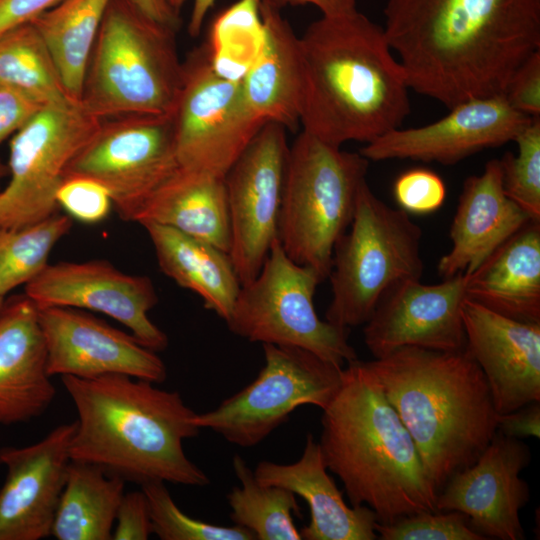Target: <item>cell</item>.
<instances>
[{
  "label": "cell",
  "instance_id": "cell-15",
  "mask_svg": "<svg viewBox=\"0 0 540 540\" xmlns=\"http://www.w3.org/2000/svg\"><path fill=\"white\" fill-rule=\"evenodd\" d=\"M38 307H71L103 313L125 327L144 346L159 352L167 335L149 318L158 296L147 276L126 274L105 260L48 264L25 285Z\"/></svg>",
  "mask_w": 540,
  "mask_h": 540
},
{
  "label": "cell",
  "instance_id": "cell-30",
  "mask_svg": "<svg viewBox=\"0 0 540 540\" xmlns=\"http://www.w3.org/2000/svg\"><path fill=\"white\" fill-rule=\"evenodd\" d=\"M110 0H62L31 21L70 100L80 105L89 59Z\"/></svg>",
  "mask_w": 540,
  "mask_h": 540
},
{
  "label": "cell",
  "instance_id": "cell-40",
  "mask_svg": "<svg viewBox=\"0 0 540 540\" xmlns=\"http://www.w3.org/2000/svg\"><path fill=\"white\" fill-rule=\"evenodd\" d=\"M504 96L517 111L529 117L540 116V50L516 69Z\"/></svg>",
  "mask_w": 540,
  "mask_h": 540
},
{
  "label": "cell",
  "instance_id": "cell-10",
  "mask_svg": "<svg viewBox=\"0 0 540 540\" xmlns=\"http://www.w3.org/2000/svg\"><path fill=\"white\" fill-rule=\"evenodd\" d=\"M262 346L265 364L255 380L215 409L195 414L197 427L250 448L285 423L298 407L311 404L324 409L329 404L341 384L343 367L303 348Z\"/></svg>",
  "mask_w": 540,
  "mask_h": 540
},
{
  "label": "cell",
  "instance_id": "cell-33",
  "mask_svg": "<svg viewBox=\"0 0 540 540\" xmlns=\"http://www.w3.org/2000/svg\"><path fill=\"white\" fill-rule=\"evenodd\" d=\"M72 227V218L58 212L19 228L0 227V295L26 285L49 264L55 244Z\"/></svg>",
  "mask_w": 540,
  "mask_h": 540
},
{
  "label": "cell",
  "instance_id": "cell-5",
  "mask_svg": "<svg viewBox=\"0 0 540 540\" xmlns=\"http://www.w3.org/2000/svg\"><path fill=\"white\" fill-rule=\"evenodd\" d=\"M365 362L439 493L477 460L497 431L499 414L482 370L466 347H402Z\"/></svg>",
  "mask_w": 540,
  "mask_h": 540
},
{
  "label": "cell",
  "instance_id": "cell-18",
  "mask_svg": "<svg viewBox=\"0 0 540 540\" xmlns=\"http://www.w3.org/2000/svg\"><path fill=\"white\" fill-rule=\"evenodd\" d=\"M467 278L460 273L437 284L406 279L392 286L364 324V342L373 357L402 347L465 348L462 307Z\"/></svg>",
  "mask_w": 540,
  "mask_h": 540
},
{
  "label": "cell",
  "instance_id": "cell-39",
  "mask_svg": "<svg viewBox=\"0 0 540 540\" xmlns=\"http://www.w3.org/2000/svg\"><path fill=\"white\" fill-rule=\"evenodd\" d=\"M393 195L399 208L405 212L429 214L443 205L446 186L434 171L414 168L397 177L393 185Z\"/></svg>",
  "mask_w": 540,
  "mask_h": 540
},
{
  "label": "cell",
  "instance_id": "cell-27",
  "mask_svg": "<svg viewBox=\"0 0 540 540\" xmlns=\"http://www.w3.org/2000/svg\"><path fill=\"white\" fill-rule=\"evenodd\" d=\"M174 228L229 254L225 178L178 167L143 203L133 221Z\"/></svg>",
  "mask_w": 540,
  "mask_h": 540
},
{
  "label": "cell",
  "instance_id": "cell-42",
  "mask_svg": "<svg viewBox=\"0 0 540 540\" xmlns=\"http://www.w3.org/2000/svg\"><path fill=\"white\" fill-rule=\"evenodd\" d=\"M39 102L22 91L0 85V144L26 125L41 109Z\"/></svg>",
  "mask_w": 540,
  "mask_h": 540
},
{
  "label": "cell",
  "instance_id": "cell-34",
  "mask_svg": "<svg viewBox=\"0 0 540 540\" xmlns=\"http://www.w3.org/2000/svg\"><path fill=\"white\" fill-rule=\"evenodd\" d=\"M260 1L239 0L212 26L206 46L214 70L225 78L242 80L261 49L264 28Z\"/></svg>",
  "mask_w": 540,
  "mask_h": 540
},
{
  "label": "cell",
  "instance_id": "cell-50",
  "mask_svg": "<svg viewBox=\"0 0 540 540\" xmlns=\"http://www.w3.org/2000/svg\"><path fill=\"white\" fill-rule=\"evenodd\" d=\"M3 302H4V297L2 295H0V307L3 304Z\"/></svg>",
  "mask_w": 540,
  "mask_h": 540
},
{
  "label": "cell",
  "instance_id": "cell-17",
  "mask_svg": "<svg viewBox=\"0 0 540 540\" xmlns=\"http://www.w3.org/2000/svg\"><path fill=\"white\" fill-rule=\"evenodd\" d=\"M530 460L526 443L497 430L477 460L441 489L437 510L465 514L486 539H525L520 510L529 502L530 490L520 473Z\"/></svg>",
  "mask_w": 540,
  "mask_h": 540
},
{
  "label": "cell",
  "instance_id": "cell-26",
  "mask_svg": "<svg viewBox=\"0 0 540 540\" xmlns=\"http://www.w3.org/2000/svg\"><path fill=\"white\" fill-rule=\"evenodd\" d=\"M467 276L468 300L540 323V221L527 222Z\"/></svg>",
  "mask_w": 540,
  "mask_h": 540
},
{
  "label": "cell",
  "instance_id": "cell-43",
  "mask_svg": "<svg viewBox=\"0 0 540 540\" xmlns=\"http://www.w3.org/2000/svg\"><path fill=\"white\" fill-rule=\"evenodd\" d=\"M62 0H0V35L30 23Z\"/></svg>",
  "mask_w": 540,
  "mask_h": 540
},
{
  "label": "cell",
  "instance_id": "cell-13",
  "mask_svg": "<svg viewBox=\"0 0 540 540\" xmlns=\"http://www.w3.org/2000/svg\"><path fill=\"white\" fill-rule=\"evenodd\" d=\"M179 167L173 113L102 119L94 137L70 162L66 176L101 183L126 221Z\"/></svg>",
  "mask_w": 540,
  "mask_h": 540
},
{
  "label": "cell",
  "instance_id": "cell-45",
  "mask_svg": "<svg viewBox=\"0 0 540 540\" xmlns=\"http://www.w3.org/2000/svg\"><path fill=\"white\" fill-rule=\"evenodd\" d=\"M278 6L311 4L316 6L323 16H340L356 9V0H273Z\"/></svg>",
  "mask_w": 540,
  "mask_h": 540
},
{
  "label": "cell",
  "instance_id": "cell-24",
  "mask_svg": "<svg viewBox=\"0 0 540 540\" xmlns=\"http://www.w3.org/2000/svg\"><path fill=\"white\" fill-rule=\"evenodd\" d=\"M327 470L318 441L308 433L297 461L290 464L261 461L253 472L262 484L288 489L305 500L310 521L299 530L302 539H377L375 512L365 505H347Z\"/></svg>",
  "mask_w": 540,
  "mask_h": 540
},
{
  "label": "cell",
  "instance_id": "cell-7",
  "mask_svg": "<svg viewBox=\"0 0 540 540\" xmlns=\"http://www.w3.org/2000/svg\"><path fill=\"white\" fill-rule=\"evenodd\" d=\"M369 160L302 132L289 147L278 240L287 256L328 278L333 250L354 216Z\"/></svg>",
  "mask_w": 540,
  "mask_h": 540
},
{
  "label": "cell",
  "instance_id": "cell-11",
  "mask_svg": "<svg viewBox=\"0 0 540 540\" xmlns=\"http://www.w3.org/2000/svg\"><path fill=\"white\" fill-rule=\"evenodd\" d=\"M183 84L173 112L180 167L225 178L267 122L249 107L241 80L218 74L207 46L183 64Z\"/></svg>",
  "mask_w": 540,
  "mask_h": 540
},
{
  "label": "cell",
  "instance_id": "cell-25",
  "mask_svg": "<svg viewBox=\"0 0 540 540\" xmlns=\"http://www.w3.org/2000/svg\"><path fill=\"white\" fill-rule=\"evenodd\" d=\"M280 9L273 0L260 1L264 39L241 81L247 103L259 119L293 130L300 123L303 67L299 37Z\"/></svg>",
  "mask_w": 540,
  "mask_h": 540
},
{
  "label": "cell",
  "instance_id": "cell-1",
  "mask_svg": "<svg viewBox=\"0 0 540 540\" xmlns=\"http://www.w3.org/2000/svg\"><path fill=\"white\" fill-rule=\"evenodd\" d=\"M383 13L409 88L448 109L504 94L540 50V0H387Z\"/></svg>",
  "mask_w": 540,
  "mask_h": 540
},
{
  "label": "cell",
  "instance_id": "cell-41",
  "mask_svg": "<svg viewBox=\"0 0 540 540\" xmlns=\"http://www.w3.org/2000/svg\"><path fill=\"white\" fill-rule=\"evenodd\" d=\"M112 539L146 540L152 534V524L146 496L142 489L124 493L119 504Z\"/></svg>",
  "mask_w": 540,
  "mask_h": 540
},
{
  "label": "cell",
  "instance_id": "cell-9",
  "mask_svg": "<svg viewBox=\"0 0 540 540\" xmlns=\"http://www.w3.org/2000/svg\"><path fill=\"white\" fill-rule=\"evenodd\" d=\"M322 281L313 268L290 259L276 239L258 275L241 285L227 327L249 342L303 348L344 367L357 354L349 329L316 313L313 297Z\"/></svg>",
  "mask_w": 540,
  "mask_h": 540
},
{
  "label": "cell",
  "instance_id": "cell-21",
  "mask_svg": "<svg viewBox=\"0 0 540 540\" xmlns=\"http://www.w3.org/2000/svg\"><path fill=\"white\" fill-rule=\"evenodd\" d=\"M466 348L482 370L499 415L540 401V323L465 300Z\"/></svg>",
  "mask_w": 540,
  "mask_h": 540
},
{
  "label": "cell",
  "instance_id": "cell-28",
  "mask_svg": "<svg viewBox=\"0 0 540 540\" xmlns=\"http://www.w3.org/2000/svg\"><path fill=\"white\" fill-rule=\"evenodd\" d=\"M153 244L161 271L180 287L198 294L205 308L226 321L241 283L228 253L153 222L141 223Z\"/></svg>",
  "mask_w": 540,
  "mask_h": 540
},
{
  "label": "cell",
  "instance_id": "cell-47",
  "mask_svg": "<svg viewBox=\"0 0 540 540\" xmlns=\"http://www.w3.org/2000/svg\"><path fill=\"white\" fill-rule=\"evenodd\" d=\"M215 0H194L192 13L188 24V32L190 36L196 37L199 35L205 16L209 9L213 6Z\"/></svg>",
  "mask_w": 540,
  "mask_h": 540
},
{
  "label": "cell",
  "instance_id": "cell-29",
  "mask_svg": "<svg viewBox=\"0 0 540 540\" xmlns=\"http://www.w3.org/2000/svg\"><path fill=\"white\" fill-rule=\"evenodd\" d=\"M125 480L101 467L72 460L51 536L58 540H110Z\"/></svg>",
  "mask_w": 540,
  "mask_h": 540
},
{
  "label": "cell",
  "instance_id": "cell-32",
  "mask_svg": "<svg viewBox=\"0 0 540 540\" xmlns=\"http://www.w3.org/2000/svg\"><path fill=\"white\" fill-rule=\"evenodd\" d=\"M0 82L44 107L76 104L68 97L53 59L31 22L0 35Z\"/></svg>",
  "mask_w": 540,
  "mask_h": 540
},
{
  "label": "cell",
  "instance_id": "cell-12",
  "mask_svg": "<svg viewBox=\"0 0 540 540\" xmlns=\"http://www.w3.org/2000/svg\"><path fill=\"white\" fill-rule=\"evenodd\" d=\"M101 122L79 104L48 106L13 135L0 227L19 228L58 212L56 192L66 170Z\"/></svg>",
  "mask_w": 540,
  "mask_h": 540
},
{
  "label": "cell",
  "instance_id": "cell-3",
  "mask_svg": "<svg viewBox=\"0 0 540 540\" xmlns=\"http://www.w3.org/2000/svg\"><path fill=\"white\" fill-rule=\"evenodd\" d=\"M78 414L70 455L140 485L160 481L209 484L183 442L199 434L195 412L176 391L124 374L62 376Z\"/></svg>",
  "mask_w": 540,
  "mask_h": 540
},
{
  "label": "cell",
  "instance_id": "cell-14",
  "mask_svg": "<svg viewBox=\"0 0 540 540\" xmlns=\"http://www.w3.org/2000/svg\"><path fill=\"white\" fill-rule=\"evenodd\" d=\"M288 151L286 128L267 122L225 176L229 256L241 285L258 275L278 239Z\"/></svg>",
  "mask_w": 540,
  "mask_h": 540
},
{
  "label": "cell",
  "instance_id": "cell-6",
  "mask_svg": "<svg viewBox=\"0 0 540 540\" xmlns=\"http://www.w3.org/2000/svg\"><path fill=\"white\" fill-rule=\"evenodd\" d=\"M175 30L132 0H110L89 59L81 107L100 119L173 113L184 73Z\"/></svg>",
  "mask_w": 540,
  "mask_h": 540
},
{
  "label": "cell",
  "instance_id": "cell-4",
  "mask_svg": "<svg viewBox=\"0 0 540 540\" xmlns=\"http://www.w3.org/2000/svg\"><path fill=\"white\" fill-rule=\"evenodd\" d=\"M322 411V456L352 506L369 507L382 524L438 511V492L417 447L365 361L343 367L341 384Z\"/></svg>",
  "mask_w": 540,
  "mask_h": 540
},
{
  "label": "cell",
  "instance_id": "cell-16",
  "mask_svg": "<svg viewBox=\"0 0 540 540\" xmlns=\"http://www.w3.org/2000/svg\"><path fill=\"white\" fill-rule=\"evenodd\" d=\"M531 119L513 108L504 94L473 98L450 108L433 123L394 129L366 144L359 153L369 161L409 159L453 165L484 149L514 141Z\"/></svg>",
  "mask_w": 540,
  "mask_h": 540
},
{
  "label": "cell",
  "instance_id": "cell-22",
  "mask_svg": "<svg viewBox=\"0 0 540 540\" xmlns=\"http://www.w3.org/2000/svg\"><path fill=\"white\" fill-rule=\"evenodd\" d=\"M55 394L37 305L25 293L4 299L0 307V426L40 416Z\"/></svg>",
  "mask_w": 540,
  "mask_h": 540
},
{
  "label": "cell",
  "instance_id": "cell-20",
  "mask_svg": "<svg viewBox=\"0 0 540 540\" xmlns=\"http://www.w3.org/2000/svg\"><path fill=\"white\" fill-rule=\"evenodd\" d=\"M75 429L76 420L58 425L32 445L0 448V465L7 471L0 488V540L51 536Z\"/></svg>",
  "mask_w": 540,
  "mask_h": 540
},
{
  "label": "cell",
  "instance_id": "cell-51",
  "mask_svg": "<svg viewBox=\"0 0 540 540\" xmlns=\"http://www.w3.org/2000/svg\"><path fill=\"white\" fill-rule=\"evenodd\" d=\"M0 85H1V82H0Z\"/></svg>",
  "mask_w": 540,
  "mask_h": 540
},
{
  "label": "cell",
  "instance_id": "cell-38",
  "mask_svg": "<svg viewBox=\"0 0 540 540\" xmlns=\"http://www.w3.org/2000/svg\"><path fill=\"white\" fill-rule=\"evenodd\" d=\"M56 202L71 218L87 224L103 221L113 206L109 191L84 176H66L57 189Z\"/></svg>",
  "mask_w": 540,
  "mask_h": 540
},
{
  "label": "cell",
  "instance_id": "cell-35",
  "mask_svg": "<svg viewBox=\"0 0 540 540\" xmlns=\"http://www.w3.org/2000/svg\"><path fill=\"white\" fill-rule=\"evenodd\" d=\"M152 524V533L161 540H255L252 532L240 527L219 526L192 518L174 502L164 482L141 485Z\"/></svg>",
  "mask_w": 540,
  "mask_h": 540
},
{
  "label": "cell",
  "instance_id": "cell-44",
  "mask_svg": "<svg viewBox=\"0 0 540 540\" xmlns=\"http://www.w3.org/2000/svg\"><path fill=\"white\" fill-rule=\"evenodd\" d=\"M540 401L531 402L515 411L499 415L497 430L502 434L523 439L540 436Z\"/></svg>",
  "mask_w": 540,
  "mask_h": 540
},
{
  "label": "cell",
  "instance_id": "cell-19",
  "mask_svg": "<svg viewBox=\"0 0 540 540\" xmlns=\"http://www.w3.org/2000/svg\"><path fill=\"white\" fill-rule=\"evenodd\" d=\"M38 315L51 377L90 379L124 374L155 384L167 378L157 352L87 312L51 306L38 307Z\"/></svg>",
  "mask_w": 540,
  "mask_h": 540
},
{
  "label": "cell",
  "instance_id": "cell-48",
  "mask_svg": "<svg viewBox=\"0 0 540 540\" xmlns=\"http://www.w3.org/2000/svg\"><path fill=\"white\" fill-rule=\"evenodd\" d=\"M164 1L178 15L185 2V0H164Z\"/></svg>",
  "mask_w": 540,
  "mask_h": 540
},
{
  "label": "cell",
  "instance_id": "cell-37",
  "mask_svg": "<svg viewBox=\"0 0 540 540\" xmlns=\"http://www.w3.org/2000/svg\"><path fill=\"white\" fill-rule=\"evenodd\" d=\"M382 540H487L458 511H422L392 523H375Z\"/></svg>",
  "mask_w": 540,
  "mask_h": 540
},
{
  "label": "cell",
  "instance_id": "cell-36",
  "mask_svg": "<svg viewBox=\"0 0 540 540\" xmlns=\"http://www.w3.org/2000/svg\"><path fill=\"white\" fill-rule=\"evenodd\" d=\"M517 153L507 152L500 160L505 194L540 221V116L532 117L516 136Z\"/></svg>",
  "mask_w": 540,
  "mask_h": 540
},
{
  "label": "cell",
  "instance_id": "cell-23",
  "mask_svg": "<svg viewBox=\"0 0 540 540\" xmlns=\"http://www.w3.org/2000/svg\"><path fill=\"white\" fill-rule=\"evenodd\" d=\"M530 220L505 194L500 160H489L480 175L463 183L450 227L452 246L438 262L439 275L445 279L472 273Z\"/></svg>",
  "mask_w": 540,
  "mask_h": 540
},
{
  "label": "cell",
  "instance_id": "cell-31",
  "mask_svg": "<svg viewBox=\"0 0 540 540\" xmlns=\"http://www.w3.org/2000/svg\"><path fill=\"white\" fill-rule=\"evenodd\" d=\"M233 470L241 485L227 494L235 525L253 533L255 540H300L293 512L299 515L296 495L288 489L262 484L244 459L233 457Z\"/></svg>",
  "mask_w": 540,
  "mask_h": 540
},
{
  "label": "cell",
  "instance_id": "cell-49",
  "mask_svg": "<svg viewBox=\"0 0 540 540\" xmlns=\"http://www.w3.org/2000/svg\"><path fill=\"white\" fill-rule=\"evenodd\" d=\"M8 175V167L0 160V182Z\"/></svg>",
  "mask_w": 540,
  "mask_h": 540
},
{
  "label": "cell",
  "instance_id": "cell-46",
  "mask_svg": "<svg viewBox=\"0 0 540 540\" xmlns=\"http://www.w3.org/2000/svg\"><path fill=\"white\" fill-rule=\"evenodd\" d=\"M146 15L152 19L177 29L179 15L164 0H132Z\"/></svg>",
  "mask_w": 540,
  "mask_h": 540
},
{
  "label": "cell",
  "instance_id": "cell-8",
  "mask_svg": "<svg viewBox=\"0 0 540 540\" xmlns=\"http://www.w3.org/2000/svg\"><path fill=\"white\" fill-rule=\"evenodd\" d=\"M421 238L409 213L383 202L365 181L351 224L334 246L325 320L346 329L364 325L392 286L420 279Z\"/></svg>",
  "mask_w": 540,
  "mask_h": 540
},
{
  "label": "cell",
  "instance_id": "cell-2",
  "mask_svg": "<svg viewBox=\"0 0 540 540\" xmlns=\"http://www.w3.org/2000/svg\"><path fill=\"white\" fill-rule=\"evenodd\" d=\"M299 44L303 131L341 147L400 128L410 113V88L383 27L358 10L322 15Z\"/></svg>",
  "mask_w": 540,
  "mask_h": 540
}]
</instances>
